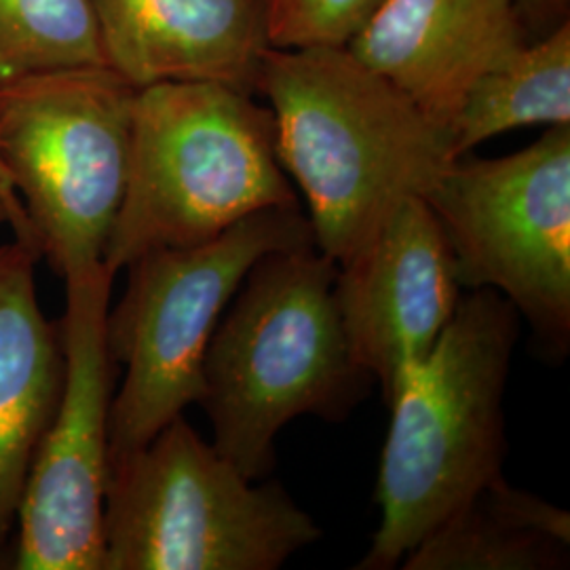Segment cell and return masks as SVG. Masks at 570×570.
Listing matches in <instances>:
<instances>
[{
    "mask_svg": "<svg viewBox=\"0 0 570 570\" xmlns=\"http://www.w3.org/2000/svg\"><path fill=\"white\" fill-rule=\"evenodd\" d=\"M258 94L275 121L285 174L305 193L315 245L348 261L452 161L449 127L346 47L268 49Z\"/></svg>",
    "mask_w": 570,
    "mask_h": 570,
    "instance_id": "1",
    "label": "cell"
},
{
    "mask_svg": "<svg viewBox=\"0 0 570 570\" xmlns=\"http://www.w3.org/2000/svg\"><path fill=\"white\" fill-rule=\"evenodd\" d=\"M520 313L469 289L428 353L395 372L376 503L381 524L357 570L397 569L431 530L503 475V397Z\"/></svg>",
    "mask_w": 570,
    "mask_h": 570,
    "instance_id": "2",
    "label": "cell"
},
{
    "mask_svg": "<svg viewBox=\"0 0 570 570\" xmlns=\"http://www.w3.org/2000/svg\"><path fill=\"white\" fill-rule=\"evenodd\" d=\"M336 271L317 245L268 252L214 330L197 404L214 428V449L252 482L271 475L275 440L289 421H343L374 383L346 345Z\"/></svg>",
    "mask_w": 570,
    "mask_h": 570,
    "instance_id": "3",
    "label": "cell"
},
{
    "mask_svg": "<svg viewBox=\"0 0 570 570\" xmlns=\"http://www.w3.org/2000/svg\"><path fill=\"white\" fill-rule=\"evenodd\" d=\"M289 205L298 197L268 106L223 82H157L136 91L127 184L102 263L117 275L142 254L204 245Z\"/></svg>",
    "mask_w": 570,
    "mask_h": 570,
    "instance_id": "4",
    "label": "cell"
},
{
    "mask_svg": "<svg viewBox=\"0 0 570 570\" xmlns=\"http://www.w3.org/2000/svg\"><path fill=\"white\" fill-rule=\"evenodd\" d=\"M320 539L279 482L247 480L184 414L108 465L102 570H277Z\"/></svg>",
    "mask_w": 570,
    "mask_h": 570,
    "instance_id": "5",
    "label": "cell"
},
{
    "mask_svg": "<svg viewBox=\"0 0 570 570\" xmlns=\"http://www.w3.org/2000/svg\"><path fill=\"white\" fill-rule=\"evenodd\" d=\"M305 245L315 237L301 205L266 207L214 242L155 249L125 266L122 298L106 315L110 360L125 367L110 402L108 465L197 404L207 346L252 265Z\"/></svg>",
    "mask_w": 570,
    "mask_h": 570,
    "instance_id": "6",
    "label": "cell"
},
{
    "mask_svg": "<svg viewBox=\"0 0 570 570\" xmlns=\"http://www.w3.org/2000/svg\"><path fill=\"white\" fill-rule=\"evenodd\" d=\"M134 100L106 66L0 87V165L61 277L102 263L127 184Z\"/></svg>",
    "mask_w": 570,
    "mask_h": 570,
    "instance_id": "7",
    "label": "cell"
},
{
    "mask_svg": "<svg viewBox=\"0 0 570 570\" xmlns=\"http://www.w3.org/2000/svg\"><path fill=\"white\" fill-rule=\"evenodd\" d=\"M463 289H494L543 357L570 346V125L499 159H454L425 197Z\"/></svg>",
    "mask_w": 570,
    "mask_h": 570,
    "instance_id": "8",
    "label": "cell"
},
{
    "mask_svg": "<svg viewBox=\"0 0 570 570\" xmlns=\"http://www.w3.org/2000/svg\"><path fill=\"white\" fill-rule=\"evenodd\" d=\"M112 279L104 263L63 277V385L21 490L20 570H102L115 367L106 315Z\"/></svg>",
    "mask_w": 570,
    "mask_h": 570,
    "instance_id": "9",
    "label": "cell"
},
{
    "mask_svg": "<svg viewBox=\"0 0 570 570\" xmlns=\"http://www.w3.org/2000/svg\"><path fill=\"white\" fill-rule=\"evenodd\" d=\"M461 298L449 239L423 197L400 205L334 279L351 357L379 381L383 397L395 372L438 341Z\"/></svg>",
    "mask_w": 570,
    "mask_h": 570,
    "instance_id": "10",
    "label": "cell"
},
{
    "mask_svg": "<svg viewBox=\"0 0 570 570\" xmlns=\"http://www.w3.org/2000/svg\"><path fill=\"white\" fill-rule=\"evenodd\" d=\"M527 37L515 0H383L346 49L450 129L473 81Z\"/></svg>",
    "mask_w": 570,
    "mask_h": 570,
    "instance_id": "11",
    "label": "cell"
},
{
    "mask_svg": "<svg viewBox=\"0 0 570 570\" xmlns=\"http://www.w3.org/2000/svg\"><path fill=\"white\" fill-rule=\"evenodd\" d=\"M104 63L136 91L223 82L258 94L271 49L266 0H91Z\"/></svg>",
    "mask_w": 570,
    "mask_h": 570,
    "instance_id": "12",
    "label": "cell"
},
{
    "mask_svg": "<svg viewBox=\"0 0 570 570\" xmlns=\"http://www.w3.org/2000/svg\"><path fill=\"white\" fill-rule=\"evenodd\" d=\"M32 245H0V548L63 385V343L45 317Z\"/></svg>",
    "mask_w": 570,
    "mask_h": 570,
    "instance_id": "13",
    "label": "cell"
},
{
    "mask_svg": "<svg viewBox=\"0 0 570 570\" xmlns=\"http://www.w3.org/2000/svg\"><path fill=\"white\" fill-rule=\"evenodd\" d=\"M570 513L499 475L446 515L402 560L406 570H560Z\"/></svg>",
    "mask_w": 570,
    "mask_h": 570,
    "instance_id": "14",
    "label": "cell"
},
{
    "mask_svg": "<svg viewBox=\"0 0 570 570\" xmlns=\"http://www.w3.org/2000/svg\"><path fill=\"white\" fill-rule=\"evenodd\" d=\"M570 125V20L494 61L452 121L454 159L518 127Z\"/></svg>",
    "mask_w": 570,
    "mask_h": 570,
    "instance_id": "15",
    "label": "cell"
},
{
    "mask_svg": "<svg viewBox=\"0 0 570 570\" xmlns=\"http://www.w3.org/2000/svg\"><path fill=\"white\" fill-rule=\"evenodd\" d=\"M104 63L91 0H0V87Z\"/></svg>",
    "mask_w": 570,
    "mask_h": 570,
    "instance_id": "16",
    "label": "cell"
},
{
    "mask_svg": "<svg viewBox=\"0 0 570 570\" xmlns=\"http://www.w3.org/2000/svg\"><path fill=\"white\" fill-rule=\"evenodd\" d=\"M383 0H266L273 49L346 47Z\"/></svg>",
    "mask_w": 570,
    "mask_h": 570,
    "instance_id": "17",
    "label": "cell"
},
{
    "mask_svg": "<svg viewBox=\"0 0 570 570\" xmlns=\"http://www.w3.org/2000/svg\"><path fill=\"white\" fill-rule=\"evenodd\" d=\"M529 32L546 35L569 20L570 0H515Z\"/></svg>",
    "mask_w": 570,
    "mask_h": 570,
    "instance_id": "18",
    "label": "cell"
},
{
    "mask_svg": "<svg viewBox=\"0 0 570 570\" xmlns=\"http://www.w3.org/2000/svg\"><path fill=\"white\" fill-rule=\"evenodd\" d=\"M0 195H2L4 204L9 207L11 223H13L11 230H13L16 239L21 242V244L32 245V247H37V249H39L37 237H35V233H32V228H30V223H28V218H26V214H23V207H21L20 199H18V195H16L13 186L9 183V178H7L4 169H2V165H0ZM39 252H41V249H39Z\"/></svg>",
    "mask_w": 570,
    "mask_h": 570,
    "instance_id": "19",
    "label": "cell"
},
{
    "mask_svg": "<svg viewBox=\"0 0 570 570\" xmlns=\"http://www.w3.org/2000/svg\"><path fill=\"white\" fill-rule=\"evenodd\" d=\"M4 226H13L11 223V214H9V207L4 204V199H2V195H0V228H4Z\"/></svg>",
    "mask_w": 570,
    "mask_h": 570,
    "instance_id": "20",
    "label": "cell"
}]
</instances>
